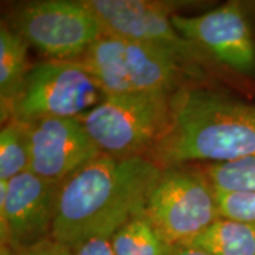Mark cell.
<instances>
[{"label":"cell","mask_w":255,"mask_h":255,"mask_svg":"<svg viewBox=\"0 0 255 255\" xmlns=\"http://www.w3.org/2000/svg\"><path fill=\"white\" fill-rule=\"evenodd\" d=\"M161 173L146 156H98L60 183L51 238L71 251L90 239L111 238L144 213Z\"/></svg>","instance_id":"cell-1"},{"label":"cell","mask_w":255,"mask_h":255,"mask_svg":"<svg viewBox=\"0 0 255 255\" xmlns=\"http://www.w3.org/2000/svg\"><path fill=\"white\" fill-rule=\"evenodd\" d=\"M146 154L161 169L254 156L255 105L214 89L183 85L170 96L167 127Z\"/></svg>","instance_id":"cell-2"},{"label":"cell","mask_w":255,"mask_h":255,"mask_svg":"<svg viewBox=\"0 0 255 255\" xmlns=\"http://www.w3.org/2000/svg\"><path fill=\"white\" fill-rule=\"evenodd\" d=\"M169 100L170 96L137 91L109 96L78 119L103 154L143 156L167 127Z\"/></svg>","instance_id":"cell-3"},{"label":"cell","mask_w":255,"mask_h":255,"mask_svg":"<svg viewBox=\"0 0 255 255\" xmlns=\"http://www.w3.org/2000/svg\"><path fill=\"white\" fill-rule=\"evenodd\" d=\"M145 215L173 246L188 245L220 216L215 189L202 170L162 169Z\"/></svg>","instance_id":"cell-4"},{"label":"cell","mask_w":255,"mask_h":255,"mask_svg":"<svg viewBox=\"0 0 255 255\" xmlns=\"http://www.w3.org/2000/svg\"><path fill=\"white\" fill-rule=\"evenodd\" d=\"M98 19L105 34L141 41L169 51L197 76L209 57L175 28L171 15L184 1L155 0H83Z\"/></svg>","instance_id":"cell-5"},{"label":"cell","mask_w":255,"mask_h":255,"mask_svg":"<svg viewBox=\"0 0 255 255\" xmlns=\"http://www.w3.org/2000/svg\"><path fill=\"white\" fill-rule=\"evenodd\" d=\"M79 64L50 60L28 70L12 107L11 120L25 124L41 119H78L104 100Z\"/></svg>","instance_id":"cell-6"},{"label":"cell","mask_w":255,"mask_h":255,"mask_svg":"<svg viewBox=\"0 0 255 255\" xmlns=\"http://www.w3.org/2000/svg\"><path fill=\"white\" fill-rule=\"evenodd\" d=\"M11 28L51 60H75L103 36V27L83 1L28 2L13 14Z\"/></svg>","instance_id":"cell-7"},{"label":"cell","mask_w":255,"mask_h":255,"mask_svg":"<svg viewBox=\"0 0 255 255\" xmlns=\"http://www.w3.org/2000/svg\"><path fill=\"white\" fill-rule=\"evenodd\" d=\"M184 38L232 72L255 76V36L244 4L229 1L199 15H171Z\"/></svg>","instance_id":"cell-8"},{"label":"cell","mask_w":255,"mask_h":255,"mask_svg":"<svg viewBox=\"0 0 255 255\" xmlns=\"http://www.w3.org/2000/svg\"><path fill=\"white\" fill-rule=\"evenodd\" d=\"M59 187L30 170L0 180L1 247L20 250L51 238Z\"/></svg>","instance_id":"cell-9"},{"label":"cell","mask_w":255,"mask_h":255,"mask_svg":"<svg viewBox=\"0 0 255 255\" xmlns=\"http://www.w3.org/2000/svg\"><path fill=\"white\" fill-rule=\"evenodd\" d=\"M26 133L28 170L62 183L102 152L79 119H41L23 124Z\"/></svg>","instance_id":"cell-10"},{"label":"cell","mask_w":255,"mask_h":255,"mask_svg":"<svg viewBox=\"0 0 255 255\" xmlns=\"http://www.w3.org/2000/svg\"><path fill=\"white\" fill-rule=\"evenodd\" d=\"M126 53L133 90L171 96L183 87L184 77H197L177 57L162 47L126 40Z\"/></svg>","instance_id":"cell-11"},{"label":"cell","mask_w":255,"mask_h":255,"mask_svg":"<svg viewBox=\"0 0 255 255\" xmlns=\"http://www.w3.org/2000/svg\"><path fill=\"white\" fill-rule=\"evenodd\" d=\"M72 62L91 76L105 97L135 92L122 38L104 33Z\"/></svg>","instance_id":"cell-12"},{"label":"cell","mask_w":255,"mask_h":255,"mask_svg":"<svg viewBox=\"0 0 255 255\" xmlns=\"http://www.w3.org/2000/svg\"><path fill=\"white\" fill-rule=\"evenodd\" d=\"M28 44L8 25L0 26V111L1 121L11 120L12 107L23 88L28 70Z\"/></svg>","instance_id":"cell-13"},{"label":"cell","mask_w":255,"mask_h":255,"mask_svg":"<svg viewBox=\"0 0 255 255\" xmlns=\"http://www.w3.org/2000/svg\"><path fill=\"white\" fill-rule=\"evenodd\" d=\"M188 245L209 255H255V226L219 218Z\"/></svg>","instance_id":"cell-14"},{"label":"cell","mask_w":255,"mask_h":255,"mask_svg":"<svg viewBox=\"0 0 255 255\" xmlns=\"http://www.w3.org/2000/svg\"><path fill=\"white\" fill-rule=\"evenodd\" d=\"M111 245L115 255H171L174 250L145 213L121 226L111 237Z\"/></svg>","instance_id":"cell-15"},{"label":"cell","mask_w":255,"mask_h":255,"mask_svg":"<svg viewBox=\"0 0 255 255\" xmlns=\"http://www.w3.org/2000/svg\"><path fill=\"white\" fill-rule=\"evenodd\" d=\"M201 170L215 190L255 193V155L222 163H208Z\"/></svg>","instance_id":"cell-16"},{"label":"cell","mask_w":255,"mask_h":255,"mask_svg":"<svg viewBox=\"0 0 255 255\" xmlns=\"http://www.w3.org/2000/svg\"><path fill=\"white\" fill-rule=\"evenodd\" d=\"M30 155L23 124L11 120L0 132V180H11L28 170Z\"/></svg>","instance_id":"cell-17"},{"label":"cell","mask_w":255,"mask_h":255,"mask_svg":"<svg viewBox=\"0 0 255 255\" xmlns=\"http://www.w3.org/2000/svg\"><path fill=\"white\" fill-rule=\"evenodd\" d=\"M220 216L255 226V193L215 190Z\"/></svg>","instance_id":"cell-18"},{"label":"cell","mask_w":255,"mask_h":255,"mask_svg":"<svg viewBox=\"0 0 255 255\" xmlns=\"http://www.w3.org/2000/svg\"><path fill=\"white\" fill-rule=\"evenodd\" d=\"M0 255H73V251L53 240L52 238L20 250H9L1 247Z\"/></svg>","instance_id":"cell-19"},{"label":"cell","mask_w":255,"mask_h":255,"mask_svg":"<svg viewBox=\"0 0 255 255\" xmlns=\"http://www.w3.org/2000/svg\"><path fill=\"white\" fill-rule=\"evenodd\" d=\"M73 255H115L111 238H94L73 251Z\"/></svg>","instance_id":"cell-20"},{"label":"cell","mask_w":255,"mask_h":255,"mask_svg":"<svg viewBox=\"0 0 255 255\" xmlns=\"http://www.w3.org/2000/svg\"><path fill=\"white\" fill-rule=\"evenodd\" d=\"M171 255H209V254L206 253L205 251L200 250V248L189 246V245H178V246H174Z\"/></svg>","instance_id":"cell-21"}]
</instances>
